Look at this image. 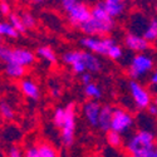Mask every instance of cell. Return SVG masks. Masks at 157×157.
Instances as JSON below:
<instances>
[{
	"instance_id": "6da1fadb",
	"label": "cell",
	"mask_w": 157,
	"mask_h": 157,
	"mask_svg": "<svg viewBox=\"0 0 157 157\" xmlns=\"http://www.w3.org/2000/svg\"><path fill=\"white\" fill-rule=\"evenodd\" d=\"M114 19L104 9L102 2H97L92 8V18L79 27L87 36H106L114 29Z\"/></svg>"
},
{
	"instance_id": "7a4b0ae2",
	"label": "cell",
	"mask_w": 157,
	"mask_h": 157,
	"mask_svg": "<svg viewBox=\"0 0 157 157\" xmlns=\"http://www.w3.org/2000/svg\"><path fill=\"white\" fill-rule=\"evenodd\" d=\"M53 122L57 128L60 129V138L65 147H71L74 142L75 131V106L69 103L64 108H57L53 114Z\"/></svg>"
},
{
	"instance_id": "3957f363",
	"label": "cell",
	"mask_w": 157,
	"mask_h": 157,
	"mask_svg": "<svg viewBox=\"0 0 157 157\" xmlns=\"http://www.w3.org/2000/svg\"><path fill=\"white\" fill-rule=\"evenodd\" d=\"M156 147L155 135L150 129H140L127 138L124 148L129 153V157H148Z\"/></svg>"
},
{
	"instance_id": "277c9868",
	"label": "cell",
	"mask_w": 157,
	"mask_h": 157,
	"mask_svg": "<svg viewBox=\"0 0 157 157\" xmlns=\"http://www.w3.org/2000/svg\"><path fill=\"white\" fill-rule=\"evenodd\" d=\"M0 58L4 63H14L25 68L35 63V54L32 50L25 48H10L6 45H2Z\"/></svg>"
},
{
	"instance_id": "5b68a950",
	"label": "cell",
	"mask_w": 157,
	"mask_h": 157,
	"mask_svg": "<svg viewBox=\"0 0 157 157\" xmlns=\"http://www.w3.org/2000/svg\"><path fill=\"white\" fill-rule=\"evenodd\" d=\"M153 59L151 56L141 53V54H136L129 62L127 73L128 75L132 78V81H140L143 79L148 73L152 72L153 69Z\"/></svg>"
},
{
	"instance_id": "8992f818",
	"label": "cell",
	"mask_w": 157,
	"mask_h": 157,
	"mask_svg": "<svg viewBox=\"0 0 157 157\" xmlns=\"http://www.w3.org/2000/svg\"><path fill=\"white\" fill-rule=\"evenodd\" d=\"M79 43L90 53L104 57L108 56L111 47L117 44L114 39L109 36H84L79 40Z\"/></svg>"
},
{
	"instance_id": "52a82bcc",
	"label": "cell",
	"mask_w": 157,
	"mask_h": 157,
	"mask_svg": "<svg viewBox=\"0 0 157 157\" xmlns=\"http://www.w3.org/2000/svg\"><path fill=\"white\" fill-rule=\"evenodd\" d=\"M135 126V118L128 111L116 107L113 108V118H112V131L118 132L120 135H124L129 132Z\"/></svg>"
},
{
	"instance_id": "ba28073f",
	"label": "cell",
	"mask_w": 157,
	"mask_h": 157,
	"mask_svg": "<svg viewBox=\"0 0 157 157\" xmlns=\"http://www.w3.org/2000/svg\"><path fill=\"white\" fill-rule=\"evenodd\" d=\"M128 89L129 94L132 97L135 106L138 109H147L151 106L152 102V94L150 93V90L146 89L140 82L137 81H131L128 83Z\"/></svg>"
},
{
	"instance_id": "9c48e42d",
	"label": "cell",
	"mask_w": 157,
	"mask_h": 157,
	"mask_svg": "<svg viewBox=\"0 0 157 157\" xmlns=\"http://www.w3.org/2000/svg\"><path fill=\"white\" fill-rule=\"evenodd\" d=\"M67 17L73 27L79 28L82 24H84L92 18V8H89L86 3L81 2L74 5L69 11H67Z\"/></svg>"
},
{
	"instance_id": "30bf717a",
	"label": "cell",
	"mask_w": 157,
	"mask_h": 157,
	"mask_svg": "<svg viewBox=\"0 0 157 157\" xmlns=\"http://www.w3.org/2000/svg\"><path fill=\"white\" fill-rule=\"evenodd\" d=\"M124 45L127 49L135 52V53H145L150 49V42H147L142 35H137L133 33H127L124 36Z\"/></svg>"
},
{
	"instance_id": "8fae6325",
	"label": "cell",
	"mask_w": 157,
	"mask_h": 157,
	"mask_svg": "<svg viewBox=\"0 0 157 157\" xmlns=\"http://www.w3.org/2000/svg\"><path fill=\"white\" fill-rule=\"evenodd\" d=\"M102 106L98 101H88L83 104V116L86 121L88 122L89 126L92 127H98V120L101 114Z\"/></svg>"
},
{
	"instance_id": "7c38bea8",
	"label": "cell",
	"mask_w": 157,
	"mask_h": 157,
	"mask_svg": "<svg viewBox=\"0 0 157 157\" xmlns=\"http://www.w3.org/2000/svg\"><path fill=\"white\" fill-rule=\"evenodd\" d=\"M102 3L104 9L113 19L121 18L127 9L126 0H102Z\"/></svg>"
},
{
	"instance_id": "4fadbf2b",
	"label": "cell",
	"mask_w": 157,
	"mask_h": 157,
	"mask_svg": "<svg viewBox=\"0 0 157 157\" xmlns=\"http://www.w3.org/2000/svg\"><path fill=\"white\" fill-rule=\"evenodd\" d=\"M112 118H113V108L108 104L102 106L99 120H98V128L103 132H109L112 128Z\"/></svg>"
},
{
	"instance_id": "5bb4252c",
	"label": "cell",
	"mask_w": 157,
	"mask_h": 157,
	"mask_svg": "<svg viewBox=\"0 0 157 157\" xmlns=\"http://www.w3.org/2000/svg\"><path fill=\"white\" fill-rule=\"evenodd\" d=\"M20 90L25 97H28L29 99L38 101L40 98V89H39L38 84L32 81V79H23L20 81Z\"/></svg>"
},
{
	"instance_id": "9a60e30c",
	"label": "cell",
	"mask_w": 157,
	"mask_h": 157,
	"mask_svg": "<svg viewBox=\"0 0 157 157\" xmlns=\"http://www.w3.org/2000/svg\"><path fill=\"white\" fill-rule=\"evenodd\" d=\"M82 60L87 67V72H89V73H97L102 69L101 59L96 54L90 53V52H88V50L87 52L82 50Z\"/></svg>"
},
{
	"instance_id": "2e32d148",
	"label": "cell",
	"mask_w": 157,
	"mask_h": 157,
	"mask_svg": "<svg viewBox=\"0 0 157 157\" xmlns=\"http://www.w3.org/2000/svg\"><path fill=\"white\" fill-rule=\"evenodd\" d=\"M4 72L11 79H21L27 73V68L14 63H4Z\"/></svg>"
},
{
	"instance_id": "e0dca14e",
	"label": "cell",
	"mask_w": 157,
	"mask_h": 157,
	"mask_svg": "<svg viewBox=\"0 0 157 157\" xmlns=\"http://www.w3.org/2000/svg\"><path fill=\"white\" fill-rule=\"evenodd\" d=\"M36 56L40 59L48 62V63H52V64L57 63V54H56V52L52 49L50 47H48V45L39 47L36 49Z\"/></svg>"
},
{
	"instance_id": "ac0fdd59",
	"label": "cell",
	"mask_w": 157,
	"mask_h": 157,
	"mask_svg": "<svg viewBox=\"0 0 157 157\" xmlns=\"http://www.w3.org/2000/svg\"><path fill=\"white\" fill-rule=\"evenodd\" d=\"M142 36L150 43H153L157 40V18H151L148 27L146 28Z\"/></svg>"
},
{
	"instance_id": "d6986e66",
	"label": "cell",
	"mask_w": 157,
	"mask_h": 157,
	"mask_svg": "<svg viewBox=\"0 0 157 157\" xmlns=\"http://www.w3.org/2000/svg\"><path fill=\"white\" fill-rule=\"evenodd\" d=\"M84 94L92 101H98L102 98L103 92L99 86H97L96 83H90L88 86H84Z\"/></svg>"
},
{
	"instance_id": "ffe728a7",
	"label": "cell",
	"mask_w": 157,
	"mask_h": 157,
	"mask_svg": "<svg viewBox=\"0 0 157 157\" xmlns=\"http://www.w3.org/2000/svg\"><path fill=\"white\" fill-rule=\"evenodd\" d=\"M0 34H2V36H6L10 39H17L20 33L13 27L9 21H2L0 23Z\"/></svg>"
},
{
	"instance_id": "44dd1931",
	"label": "cell",
	"mask_w": 157,
	"mask_h": 157,
	"mask_svg": "<svg viewBox=\"0 0 157 157\" xmlns=\"http://www.w3.org/2000/svg\"><path fill=\"white\" fill-rule=\"evenodd\" d=\"M106 140H107V143L113 147V148H118L122 146L123 143V138H122V135H120L118 132H114V131H109L107 132V136H106Z\"/></svg>"
},
{
	"instance_id": "7402d4cb",
	"label": "cell",
	"mask_w": 157,
	"mask_h": 157,
	"mask_svg": "<svg viewBox=\"0 0 157 157\" xmlns=\"http://www.w3.org/2000/svg\"><path fill=\"white\" fill-rule=\"evenodd\" d=\"M8 21H9L19 33H24L25 30H27V28H25V25H24V21H23V19H21V15H18L17 13H11V14L8 17Z\"/></svg>"
},
{
	"instance_id": "603a6c76",
	"label": "cell",
	"mask_w": 157,
	"mask_h": 157,
	"mask_svg": "<svg viewBox=\"0 0 157 157\" xmlns=\"http://www.w3.org/2000/svg\"><path fill=\"white\" fill-rule=\"evenodd\" d=\"M38 147V151H39V155H40V157H58V153L56 151V148L49 145V143H40Z\"/></svg>"
},
{
	"instance_id": "cb8c5ba5",
	"label": "cell",
	"mask_w": 157,
	"mask_h": 157,
	"mask_svg": "<svg viewBox=\"0 0 157 157\" xmlns=\"http://www.w3.org/2000/svg\"><path fill=\"white\" fill-rule=\"evenodd\" d=\"M0 112H2V116H3V118L6 120V121H11V120H14V117H15V112L14 109L11 108L10 104H8L6 102H2V104H0Z\"/></svg>"
},
{
	"instance_id": "d4e9b609",
	"label": "cell",
	"mask_w": 157,
	"mask_h": 157,
	"mask_svg": "<svg viewBox=\"0 0 157 157\" xmlns=\"http://www.w3.org/2000/svg\"><path fill=\"white\" fill-rule=\"evenodd\" d=\"M108 58H111L112 60H120L123 57V49L122 47H120L118 44H114L113 47H111V49L108 50Z\"/></svg>"
},
{
	"instance_id": "484cf974",
	"label": "cell",
	"mask_w": 157,
	"mask_h": 157,
	"mask_svg": "<svg viewBox=\"0 0 157 157\" xmlns=\"http://www.w3.org/2000/svg\"><path fill=\"white\" fill-rule=\"evenodd\" d=\"M21 19H23L24 25H25V28H27V29H33L35 27V24H36L35 18L30 14L29 11H24L21 14Z\"/></svg>"
},
{
	"instance_id": "4316f807",
	"label": "cell",
	"mask_w": 157,
	"mask_h": 157,
	"mask_svg": "<svg viewBox=\"0 0 157 157\" xmlns=\"http://www.w3.org/2000/svg\"><path fill=\"white\" fill-rule=\"evenodd\" d=\"M6 157H24V152L15 145H11L6 150Z\"/></svg>"
},
{
	"instance_id": "83f0119b",
	"label": "cell",
	"mask_w": 157,
	"mask_h": 157,
	"mask_svg": "<svg viewBox=\"0 0 157 157\" xmlns=\"http://www.w3.org/2000/svg\"><path fill=\"white\" fill-rule=\"evenodd\" d=\"M78 3H81V0H59V4L62 6V9L67 13L69 11L74 5H77Z\"/></svg>"
},
{
	"instance_id": "f1b7e54d",
	"label": "cell",
	"mask_w": 157,
	"mask_h": 157,
	"mask_svg": "<svg viewBox=\"0 0 157 157\" xmlns=\"http://www.w3.org/2000/svg\"><path fill=\"white\" fill-rule=\"evenodd\" d=\"M0 13H2L3 15H6V17H9L11 14L10 5L6 0H2V4H0Z\"/></svg>"
},
{
	"instance_id": "f546056e",
	"label": "cell",
	"mask_w": 157,
	"mask_h": 157,
	"mask_svg": "<svg viewBox=\"0 0 157 157\" xmlns=\"http://www.w3.org/2000/svg\"><path fill=\"white\" fill-rule=\"evenodd\" d=\"M24 157H40L38 147H29L24 151Z\"/></svg>"
},
{
	"instance_id": "4dcf8cb0",
	"label": "cell",
	"mask_w": 157,
	"mask_h": 157,
	"mask_svg": "<svg viewBox=\"0 0 157 157\" xmlns=\"http://www.w3.org/2000/svg\"><path fill=\"white\" fill-rule=\"evenodd\" d=\"M81 82L84 84V86H88L92 83V74H90L89 72H86L84 74L81 75Z\"/></svg>"
},
{
	"instance_id": "1f68e13d",
	"label": "cell",
	"mask_w": 157,
	"mask_h": 157,
	"mask_svg": "<svg viewBox=\"0 0 157 157\" xmlns=\"http://www.w3.org/2000/svg\"><path fill=\"white\" fill-rule=\"evenodd\" d=\"M147 112H148V116H152V117H156L157 116V106L155 103H152L151 106L147 108Z\"/></svg>"
},
{
	"instance_id": "d6a6232c",
	"label": "cell",
	"mask_w": 157,
	"mask_h": 157,
	"mask_svg": "<svg viewBox=\"0 0 157 157\" xmlns=\"http://www.w3.org/2000/svg\"><path fill=\"white\" fill-rule=\"evenodd\" d=\"M50 93H52V97H53V98H59V97H60V90H59V88H57V87L52 89Z\"/></svg>"
},
{
	"instance_id": "836d02e7",
	"label": "cell",
	"mask_w": 157,
	"mask_h": 157,
	"mask_svg": "<svg viewBox=\"0 0 157 157\" xmlns=\"http://www.w3.org/2000/svg\"><path fill=\"white\" fill-rule=\"evenodd\" d=\"M151 83L157 86V69L151 74Z\"/></svg>"
},
{
	"instance_id": "e575fe53",
	"label": "cell",
	"mask_w": 157,
	"mask_h": 157,
	"mask_svg": "<svg viewBox=\"0 0 157 157\" xmlns=\"http://www.w3.org/2000/svg\"><path fill=\"white\" fill-rule=\"evenodd\" d=\"M148 157H157V145H156V147L153 148V151L150 153V156Z\"/></svg>"
},
{
	"instance_id": "d590c367",
	"label": "cell",
	"mask_w": 157,
	"mask_h": 157,
	"mask_svg": "<svg viewBox=\"0 0 157 157\" xmlns=\"http://www.w3.org/2000/svg\"><path fill=\"white\" fill-rule=\"evenodd\" d=\"M30 2H33V3H35V4H42V3L45 2V0H30Z\"/></svg>"
},
{
	"instance_id": "8d00e7d4",
	"label": "cell",
	"mask_w": 157,
	"mask_h": 157,
	"mask_svg": "<svg viewBox=\"0 0 157 157\" xmlns=\"http://www.w3.org/2000/svg\"><path fill=\"white\" fill-rule=\"evenodd\" d=\"M153 103H155L156 106H157V97H155V99H153Z\"/></svg>"
},
{
	"instance_id": "74e56055",
	"label": "cell",
	"mask_w": 157,
	"mask_h": 157,
	"mask_svg": "<svg viewBox=\"0 0 157 157\" xmlns=\"http://www.w3.org/2000/svg\"><path fill=\"white\" fill-rule=\"evenodd\" d=\"M156 11H157V4H156Z\"/></svg>"
}]
</instances>
